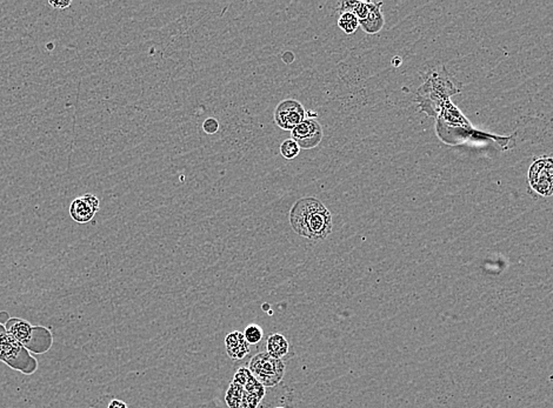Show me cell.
Instances as JSON below:
<instances>
[{
    "label": "cell",
    "mask_w": 553,
    "mask_h": 408,
    "mask_svg": "<svg viewBox=\"0 0 553 408\" xmlns=\"http://www.w3.org/2000/svg\"><path fill=\"white\" fill-rule=\"evenodd\" d=\"M5 329L30 353L44 354L53 345V336L50 329L43 326H33L24 319L10 318L5 324Z\"/></svg>",
    "instance_id": "2"
},
{
    "label": "cell",
    "mask_w": 553,
    "mask_h": 408,
    "mask_svg": "<svg viewBox=\"0 0 553 408\" xmlns=\"http://www.w3.org/2000/svg\"><path fill=\"white\" fill-rule=\"evenodd\" d=\"M301 147L293 140V139H286L281 145V155L286 160H293L301 153Z\"/></svg>",
    "instance_id": "15"
},
{
    "label": "cell",
    "mask_w": 553,
    "mask_h": 408,
    "mask_svg": "<svg viewBox=\"0 0 553 408\" xmlns=\"http://www.w3.org/2000/svg\"><path fill=\"white\" fill-rule=\"evenodd\" d=\"M529 182L543 195L553 193V159L538 160L529 170Z\"/></svg>",
    "instance_id": "7"
},
{
    "label": "cell",
    "mask_w": 553,
    "mask_h": 408,
    "mask_svg": "<svg viewBox=\"0 0 553 408\" xmlns=\"http://www.w3.org/2000/svg\"><path fill=\"white\" fill-rule=\"evenodd\" d=\"M290 224L298 235L310 240H324L333 227L332 214L319 199L301 198L290 212Z\"/></svg>",
    "instance_id": "1"
},
{
    "label": "cell",
    "mask_w": 553,
    "mask_h": 408,
    "mask_svg": "<svg viewBox=\"0 0 553 408\" xmlns=\"http://www.w3.org/2000/svg\"><path fill=\"white\" fill-rule=\"evenodd\" d=\"M261 400V398L247 392L234 382H231L225 396L226 404L229 408H257Z\"/></svg>",
    "instance_id": "9"
},
{
    "label": "cell",
    "mask_w": 553,
    "mask_h": 408,
    "mask_svg": "<svg viewBox=\"0 0 553 408\" xmlns=\"http://www.w3.org/2000/svg\"><path fill=\"white\" fill-rule=\"evenodd\" d=\"M0 361L24 376H32L38 371V361L24 346L0 324Z\"/></svg>",
    "instance_id": "3"
},
{
    "label": "cell",
    "mask_w": 553,
    "mask_h": 408,
    "mask_svg": "<svg viewBox=\"0 0 553 408\" xmlns=\"http://www.w3.org/2000/svg\"><path fill=\"white\" fill-rule=\"evenodd\" d=\"M306 119V111L301 101L296 99H285L278 104L274 110V122L285 130L292 131L298 125Z\"/></svg>",
    "instance_id": "5"
},
{
    "label": "cell",
    "mask_w": 553,
    "mask_h": 408,
    "mask_svg": "<svg viewBox=\"0 0 553 408\" xmlns=\"http://www.w3.org/2000/svg\"><path fill=\"white\" fill-rule=\"evenodd\" d=\"M276 408H285V407H276Z\"/></svg>",
    "instance_id": "21"
},
{
    "label": "cell",
    "mask_w": 553,
    "mask_h": 408,
    "mask_svg": "<svg viewBox=\"0 0 553 408\" xmlns=\"http://www.w3.org/2000/svg\"><path fill=\"white\" fill-rule=\"evenodd\" d=\"M281 59H283V61H284L285 64L290 65V64H292L293 61H294V59H296V56H294V53H293V52L286 51L283 53Z\"/></svg>",
    "instance_id": "19"
},
{
    "label": "cell",
    "mask_w": 553,
    "mask_h": 408,
    "mask_svg": "<svg viewBox=\"0 0 553 408\" xmlns=\"http://www.w3.org/2000/svg\"><path fill=\"white\" fill-rule=\"evenodd\" d=\"M107 408H129L127 407V405L124 402V401L118 400V399H113V400L111 401Z\"/></svg>",
    "instance_id": "20"
},
{
    "label": "cell",
    "mask_w": 553,
    "mask_h": 408,
    "mask_svg": "<svg viewBox=\"0 0 553 408\" xmlns=\"http://www.w3.org/2000/svg\"><path fill=\"white\" fill-rule=\"evenodd\" d=\"M323 135H324L323 128L318 123V120L315 118H306L301 125H298L291 131V139L299 145L301 150L305 151L318 146L323 139Z\"/></svg>",
    "instance_id": "6"
},
{
    "label": "cell",
    "mask_w": 553,
    "mask_h": 408,
    "mask_svg": "<svg viewBox=\"0 0 553 408\" xmlns=\"http://www.w3.org/2000/svg\"><path fill=\"white\" fill-rule=\"evenodd\" d=\"M232 382L239 385L243 389H246L247 392L252 393L254 396L264 399L265 387L256 378L253 377V374L250 371L249 367L243 366V367L238 369L236 374H234Z\"/></svg>",
    "instance_id": "12"
},
{
    "label": "cell",
    "mask_w": 553,
    "mask_h": 408,
    "mask_svg": "<svg viewBox=\"0 0 553 408\" xmlns=\"http://www.w3.org/2000/svg\"><path fill=\"white\" fill-rule=\"evenodd\" d=\"M226 352L231 359L241 360L249 356L250 344L244 337V333L239 331L227 334L225 338Z\"/></svg>",
    "instance_id": "10"
},
{
    "label": "cell",
    "mask_w": 553,
    "mask_h": 408,
    "mask_svg": "<svg viewBox=\"0 0 553 408\" xmlns=\"http://www.w3.org/2000/svg\"><path fill=\"white\" fill-rule=\"evenodd\" d=\"M219 127H221V124L216 118H207L203 123V130L206 135H216L219 131Z\"/></svg>",
    "instance_id": "17"
},
{
    "label": "cell",
    "mask_w": 553,
    "mask_h": 408,
    "mask_svg": "<svg viewBox=\"0 0 553 408\" xmlns=\"http://www.w3.org/2000/svg\"><path fill=\"white\" fill-rule=\"evenodd\" d=\"M244 337L250 345H257L264 338V331L257 324H251L244 331Z\"/></svg>",
    "instance_id": "16"
},
{
    "label": "cell",
    "mask_w": 553,
    "mask_h": 408,
    "mask_svg": "<svg viewBox=\"0 0 553 408\" xmlns=\"http://www.w3.org/2000/svg\"><path fill=\"white\" fill-rule=\"evenodd\" d=\"M249 369L264 387H274L284 378L285 364L281 359L273 358L268 352H261L251 359Z\"/></svg>",
    "instance_id": "4"
},
{
    "label": "cell",
    "mask_w": 553,
    "mask_h": 408,
    "mask_svg": "<svg viewBox=\"0 0 553 408\" xmlns=\"http://www.w3.org/2000/svg\"><path fill=\"white\" fill-rule=\"evenodd\" d=\"M71 4V0H48V5L55 10H66Z\"/></svg>",
    "instance_id": "18"
},
{
    "label": "cell",
    "mask_w": 553,
    "mask_h": 408,
    "mask_svg": "<svg viewBox=\"0 0 553 408\" xmlns=\"http://www.w3.org/2000/svg\"><path fill=\"white\" fill-rule=\"evenodd\" d=\"M338 26L346 35H353L359 28V20L355 13H340L339 18H338Z\"/></svg>",
    "instance_id": "14"
},
{
    "label": "cell",
    "mask_w": 553,
    "mask_h": 408,
    "mask_svg": "<svg viewBox=\"0 0 553 408\" xmlns=\"http://www.w3.org/2000/svg\"><path fill=\"white\" fill-rule=\"evenodd\" d=\"M266 352L269 353L270 356L276 359H281L284 358L290 351L289 340L279 333H274L271 334L268 338V342H266Z\"/></svg>",
    "instance_id": "13"
},
{
    "label": "cell",
    "mask_w": 553,
    "mask_h": 408,
    "mask_svg": "<svg viewBox=\"0 0 553 408\" xmlns=\"http://www.w3.org/2000/svg\"><path fill=\"white\" fill-rule=\"evenodd\" d=\"M100 207L98 197L93 195H85L75 198L70 206V215L72 220L78 224H87L95 218V213Z\"/></svg>",
    "instance_id": "8"
},
{
    "label": "cell",
    "mask_w": 553,
    "mask_h": 408,
    "mask_svg": "<svg viewBox=\"0 0 553 408\" xmlns=\"http://www.w3.org/2000/svg\"><path fill=\"white\" fill-rule=\"evenodd\" d=\"M383 3H371L368 1V10L366 16L359 20V25L364 32L368 35H375L383 28L384 16L382 12Z\"/></svg>",
    "instance_id": "11"
}]
</instances>
